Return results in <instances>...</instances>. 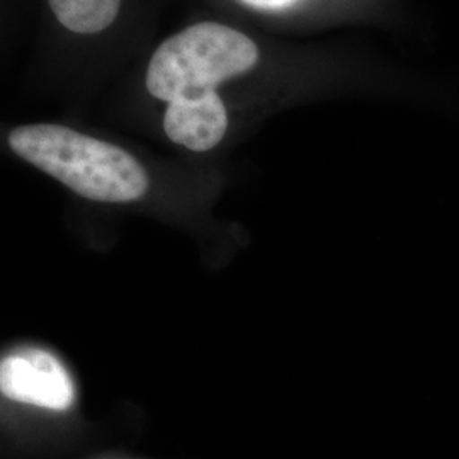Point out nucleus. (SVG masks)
Here are the masks:
<instances>
[{
  "instance_id": "obj_1",
  "label": "nucleus",
  "mask_w": 459,
  "mask_h": 459,
  "mask_svg": "<svg viewBox=\"0 0 459 459\" xmlns=\"http://www.w3.org/2000/svg\"><path fill=\"white\" fill-rule=\"evenodd\" d=\"M257 60L254 39L218 22H199L167 38L153 53L145 81L148 92L169 104L165 134L193 152L216 147L229 116L214 89L252 70Z\"/></svg>"
},
{
  "instance_id": "obj_2",
  "label": "nucleus",
  "mask_w": 459,
  "mask_h": 459,
  "mask_svg": "<svg viewBox=\"0 0 459 459\" xmlns=\"http://www.w3.org/2000/svg\"><path fill=\"white\" fill-rule=\"evenodd\" d=\"M9 147L91 201L132 203L147 193V172L128 152L66 126H19L9 133Z\"/></svg>"
},
{
  "instance_id": "obj_3",
  "label": "nucleus",
  "mask_w": 459,
  "mask_h": 459,
  "mask_svg": "<svg viewBox=\"0 0 459 459\" xmlns=\"http://www.w3.org/2000/svg\"><path fill=\"white\" fill-rule=\"evenodd\" d=\"M0 390L9 400L62 411L75 402V388L64 364L41 349H19L0 362Z\"/></svg>"
},
{
  "instance_id": "obj_4",
  "label": "nucleus",
  "mask_w": 459,
  "mask_h": 459,
  "mask_svg": "<svg viewBox=\"0 0 459 459\" xmlns=\"http://www.w3.org/2000/svg\"><path fill=\"white\" fill-rule=\"evenodd\" d=\"M53 14L68 31L96 34L115 22L121 0H48Z\"/></svg>"
},
{
  "instance_id": "obj_5",
  "label": "nucleus",
  "mask_w": 459,
  "mask_h": 459,
  "mask_svg": "<svg viewBox=\"0 0 459 459\" xmlns=\"http://www.w3.org/2000/svg\"><path fill=\"white\" fill-rule=\"evenodd\" d=\"M244 2L259 9H281L293 4L295 0H244Z\"/></svg>"
}]
</instances>
